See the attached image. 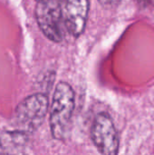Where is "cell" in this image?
Here are the masks:
<instances>
[{
    "mask_svg": "<svg viewBox=\"0 0 154 155\" xmlns=\"http://www.w3.org/2000/svg\"><path fill=\"white\" fill-rule=\"evenodd\" d=\"M74 110V90L67 83L61 82L55 87L50 110V128L54 139L64 141L68 137L71 131Z\"/></svg>",
    "mask_w": 154,
    "mask_h": 155,
    "instance_id": "obj_1",
    "label": "cell"
},
{
    "mask_svg": "<svg viewBox=\"0 0 154 155\" xmlns=\"http://www.w3.org/2000/svg\"><path fill=\"white\" fill-rule=\"evenodd\" d=\"M48 104V98L44 94H35L23 100L13 116L15 130L26 134L37 130L46 116Z\"/></svg>",
    "mask_w": 154,
    "mask_h": 155,
    "instance_id": "obj_2",
    "label": "cell"
},
{
    "mask_svg": "<svg viewBox=\"0 0 154 155\" xmlns=\"http://www.w3.org/2000/svg\"><path fill=\"white\" fill-rule=\"evenodd\" d=\"M35 17L43 34L51 41L59 43L64 38V25L60 0H42L35 7Z\"/></svg>",
    "mask_w": 154,
    "mask_h": 155,
    "instance_id": "obj_3",
    "label": "cell"
},
{
    "mask_svg": "<svg viewBox=\"0 0 154 155\" xmlns=\"http://www.w3.org/2000/svg\"><path fill=\"white\" fill-rule=\"evenodd\" d=\"M91 136L101 155H118L119 139L116 128L106 113L98 114L93 123Z\"/></svg>",
    "mask_w": 154,
    "mask_h": 155,
    "instance_id": "obj_4",
    "label": "cell"
},
{
    "mask_svg": "<svg viewBox=\"0 0 154 155\" xmlns=\"http://www.w3.org/2000/svg\"><path fill=\"white\" fill-rule=\"evenodd\" d=\"M63 21L67 31L74 36H79L84 30L89 0H60Z\"/></svg>",
    "mask_w": 154,
    "mask_h": 155,
    "instance_id": "obj_5",
    "label": "cell"
},
{
    "mask_svg": "<svg viewBox=\"0 0 154 155\" xmlns=\"http://www.w3.org/2000/svg\"><path fill=\"white\" fill-rule=\"evenodd\" d=\"M28 134L22 132L13 130V131H4L0 133V154L2 152L23 146L27 142Z\"/></svg>",
    "mask_w": 154,
    "mask_h": 155,
    "instance_id": "obj_6",
    "label": "cell"
},
{
    "mask_svg": "<svg viewBox=\"0 0 154 155\" xmlns=\"http://www.w3.org/2000/svg\"><path fill=\"white\" fill-rule=\"evenodd\" d=\"M98 1L103 6H105V7L114 6L120 2V0H98Z\"/></svg>",
    "mask_w": 154,
    "mask_h": 155,
    "instance_id": "obj_7",
    "label": "cell"
},
{
    "mask_svg": "<svg viewBox=\"0 0 154 155\" xmlns=\"http://www.w3.org/2000/svg\"><path fill=\"white\" fill-rule=\"evenodd\" d=\"M0 155H12V154H9V153H4V154H3V153H1Z\"/></svg>",
    "mask_w": 154,
    "mask_h": 155,
    "instance_id": "obj_8",
    "label": "cell"
},
{
    "mask_svg": "<svg viewBox=\"0 0 154 155\" xmlns=\"http://www.w3.org/2000/svg\"><path fill=\"white\" fill-rule=\"evenodd\" d=\"M36 1H38V2H39V1H42V0H36Z\"/></svg>",
    "mask_w": 154,
    "mask_h": 155,
    "instance_id": "obj_9",
    "label": "cell"
}]
</instances>
